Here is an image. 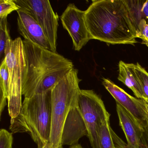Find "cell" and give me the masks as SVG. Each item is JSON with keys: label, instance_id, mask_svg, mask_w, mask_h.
Returning a JSON list of instances; mask_svg holds the SVG:
<instances>
[{"label": "cell", "instance_id": "obj_1", "mask_svg": "<svg viewBox=\"0 0 148 148\" xmlns=\"http://www.w3.org/2000/svg\"><path fill=\"white\" fill-rule=\"evenodd\" d=\"M85 20L92 39L113 45L138 42L125 0L92 1L85 11Z\"/></svg>", "mask_w": 148, "mask_h": 148}, {"label": "cell", "instance_id": "obj_2", "mask_svg": "<svg viewBox=\"0 0 148 148\" xmlns=\"http://www.w3.org/2000/svg\"><path fill=\"white\" fill-rule=\"evenodd\" d=\"M25 65L22 94L25 98L51 91L73 67V63L62 55L23 40Z\"/></svg>", "mask_w": 148, "mask_h": 148}, {"label": "cell", "instance_id": "obj_3", "mask_svg": "<svg viewBox=\"0 0 148 148\" xmlns=\"http://www.w3.org/2000/svg\"><path fill=\"white\" fill-rule=\"evenodd\" d=\"M51 128V90L25 98L19 114L11 119L12 132H28L38 148L50 142Z\"/></svg>", "mask_w": 148, "mask_h": 148}, {"label": "cell", "instance_id": "obj_4", "mask_svg": "<svg viewBox=\"0 0 148 148\" xmlns=\"http://www.w3.org/2000/svg\"><path fill=\"white\" fill-rule=\"evenodd\" d=\"M78 71L73 68L51 90V128L50 143L52 148H62V133L71 108L78 101L80 89Z\"/></svg>", "mask_w": 148, "mask_h": 148}, {"label": "cell", "instance_id": "obj_5", "mask_svg": "<svg viewBox=\"0 0 148 148\" xmlns=\"http://www.w3.org/2000/svg\"><path fill=\"white\" fill-rule=\"evenodd\" d=\"M5 58L9 73L8 112L11 118H14L19 114L22 105V74L25 58L23 40L21 38L12 40L10 49L6 53Z\"/></svg>", "mask_w": 148, "mask_h": 148}, {"label": "cell", "instance_id": "obj_6", "mask_svg": "<svg viewBox=\"0 0 148 148\" xmlns=\"http://www.w3.org/2000/svg\"><path fill=\"white\" fill-rule=\"evenodd\" d=\"M78 103L92 147L100 148L98 136L99 128L104 122L110 120V114L101 98L92 90H80Z\"/></svg>", "mask_w": 148, "mask_h": 148}, {"label": "cell", "instance_id": "obj_7", "mask_svg": "<svg viewBox=\"0 0 148 148\" xmlns=\"http://www.w3.org/2000/svg\"><path fill=\"white\" fill-rule=\"evenodd\" d=\"M20 10L32 16L40 25L53 51H57L58 16L48 0H14Z\"/></svg>", "mask_w": 148, "mask_h": 148}, {"label": "cell", "instance_id": "obj_8", "mask_svg": "<svg viewBox=\"0 0 148 148\" xmlns=\"http://www.w3.org/2000/svg\"><path fill=\"white\" fill-rule=\"evenodd\" d=\"M60 20L72 40L75 51H80L92 39L86 25L85 11L79 10L74 4L68 5Z\"/></svg>", "mask_w": 148, "mask_h": 148}, {"label": "cell", "instance_id": "obj_9", "mask_svg": "<svg viewBox=\"0 0 148 148\" xmlns=\"http://www.w3.org/2000/svg\"><path fill=\"white\" fill-rule=\"evenodd\" d=\"M103 84L117 103L130 112L144 128L148 129V109L144 99L131 96L108 79L103 78Z\"/></svg>", "mask_w": 148, "mask_h": 148}, {"label": "cell", "instance_id": "obj_10", "mask_svg": "<svg viewBox=\"0 0 148 148\" xmlns=\"http://www.w3.org/2000/svg\"><path fill=\"white\" fill-rule=\"evenodd\" d=\"M119 125L127 140V148H148V129L144 128L135 118L116 103Z\"/></svg>", "mask_w": 148, "mask_h": 148}, {"label": "cell", "instance_id": "obj_11", "mask_svg": "<svg viewBox=\"0 0 148 148\" xmlns=\"http://www.w3.org/2000/svg\"><path fill=\"white\" fill-rule=\"evenodd\" d=\"M87 135V128L78 101L72 106L65 122L61 139L62 146L77 144L80 138Z\"/></svg>", "mask_w": 148, "mask_h": 148}, {"label": "cell", "instance_id": "obj_12", "mask_svg": "<svg viewBox=\"0 0 148 148\" xmlns=\"http://www.w3.org/2000/svg\"><path fill=\"white\" fill-rule=\"evenodd\" d=\"M17 12L19 32L25 40L41 48L53 51L42 28L36 21L25 11L19 9Z\"/></svg>", "mask_w": 148, "mask_h": 148}, {"label": "cell", "instance_id": "obj_13", "mask_svg": "<svg viewBox=\"0 0 148 148\" xmlns=\"http://www.w3.org/2000/svg\"><path fill=\"white\" fill-rule=\"evenodd\" d=\"M137 38L148 47V0H125Z\"/></svg>", "mask_w": 148, "mask_h": 148}, {"label": "cell", "instance_id": "obj_14", "mask_svg": "<svg viewBox=\"0 0 148 148\" xmlns=\"http://www.w3.org/2000/svg\"><path fill=\"white\" fill-rule=\"evenodd\" d=\"M118 66V80L130 89L136 97L145 99L143 88L133 70V64L125 63L121 60Z\"/></svg>", "mask_w": 148, "mask_h": 148}, {"label": "cell", "instance_id": "obj_15", "mask_svg": "<svg viewBox=\"0 0 148 148\" xmlns=\"http://www.w3.org/2000/svg\"><path fill=\"white\" fill-rule=\"evenodd\" d=\"M98 136L100 148H127V144L112 129L110 120L106 121L100 126Z\"/></svg>", "mask_w": 148, "mask_h": 148}, {"label": "cell", "instance_id": "obj_16", "mask_svg": "<svg viewBox=\"0 0 148 148\" xmlns=\"http://www.w3.org/2000/svg\"><path fill=\"white\" fill-rule=\"evenodd\" d=\"M8 66L7 64L5 58L2 63H1L0 68V86H1V105L0 110L1 116L2 111L6 105V100L8 99L9 96L8 90Z\"/></svg>", "mask_w": 148, "mask_h": 148}, {"label": "cell", "instance_id": "obj_17", "mask_svg": "<svg viewBox=\"0 0 148 148\" xmlns=\"http://www.w3.org/2000/svg\"><path fill=\"white\" fill-rule=\"evenodd\" d=\"M12 40L9 34L7 18L0 19V57L1 63L5 58V53L9 50Z\"/></svg>", "mask_w": 148, "mask_h": 148}, {"label": "cell", "instance_id": "obj_18", "mask_svg": "<svg viewBox=\"0 0 148 148\" xmlns=\"http://www.w3.org/2000/svg\"><path fill=\"white\" fill-rule=\"evenodd\" d=\"M135 74L143 88L145 99L148 100V73L138 63L133 64Z\"/></svg>", "mask_w": 148, "mask_h": 148}, {"label": "cell", "instance_id": "obj_19", "mask_svg": "<svg viewBox=\"0 0 148 148\" xmlns=\"http://www.w3.org/2000/svg\"><path fill=\"white\" fill-rule=\"evenodd\" d=\"M0 8V19L7 18L12 12L20 9L14 0H1Z\"/></svg>", "mask_w": 148, "mask_h": 148}, {"label": "cell", "instance_id": "obj_20", "mask_svg": "<svg viewBox=\"0 0 148 148\" xmlns=\"http://www.w3.org/2000/svg\"><path fill=\"white\" fill-rule=\"evenodd\" d=\"M12 134L5 129L0 131V148H12Z\"/></svg>", "mask_w": 148, "mask_h": 148}, {"label": "cell", "instance_id": "obj_21", "mask_svg": "<svg viewBox=\"0 0 148 148\" xmlns=\"http://www.w3.org/2000/svg\"><path fill=\"white\" fill-rule=\"evenodd\" d=\"M43 148H52V147L51 145V144L50 143V142H49V143L46 144L44 145Z\"/></svg>", "mask_w": 148, "mask_h": 148}, {"label": "cell", "instance_id": "obj_22", "mask_svg": "<svg viewBox=\"0 0 148 148\" xmlns=\"http://www.w3.org/2000/svg\"><path fill=\"white\" fill-rule=\"evenodd\" d=\"M70 148H83L82 146L80 145L76 144L74 145H73Z\"/></svg>", "mask_w": 148, "mask_h": 148}]
</instances>
